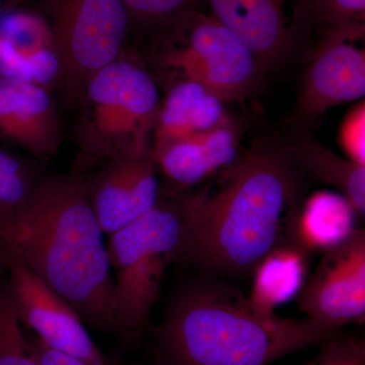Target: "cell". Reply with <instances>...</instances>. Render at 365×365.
Instances as JSON below:
<instances>
[{
    "label": "cell",
    "mask_w": 365,
    "mask_h": 365,
    "mask_svg": "<svg viewBox=\"0 0 365 365\" xmlns=\"http://www.w3.org/2000/svg\"><path fill=\"white\" fill-rule=\"evenodd\" d=\"M220 173L215 191L177 193L184 235L177 263L200 274L241 277L292 241L302 180L290 145L262 141Z\"/></svg>",
    "instance_id": "6da1fadb"
},
{
    "label": "cell",
    "mask_w": 365,
    "mask_h": 365,
    "mask_svg": "<svg viewBox=\"0 0 365 365\" xmlns=\"http://www.w3.org/2000/svg\"><path fill=\"white\" fill-rule=\"evenodd\" d=\"M104 235L81 177L42 176L25 202L0 215V262H19L86 325L114 335V280Z\"/></svg>",
    "instance_id": "7a4b0ae2"
},
{
    "label": "cell",
    "mask_w": 365,
    "mask_h": 365,
    "mask_svg": "<svg viewBox=\"0 0 365 365\" xmlns=\"http://www.w3.org/2000/svg\"><path fill=\"white\" fill-rule=\"evenodd\" d=\"M342 329L262 313L223 278L200 274L175 290L160 325L146 333L155 365H268Z\"/></svg>",
    "instance_id": "3957f363"
},
{
    "label": "cell",
    "mask_w": 365,
    "mask_h": 365,
    "mask_svg": "<svg viewBox=\"0 0 365 365\" xmlns=\"http://www.w3.org/2000/svg\"><path fill=\"white\" fill-rule=\"evenodd\" d=\"M160 104L157 81L125 49L81 91L71 175L83 176L111 158L151 150Z\"/></svg>",
    "instance_id": "277c9868"
},
{
    "label": "cell",
    "mask_w": 365,
    "mask_h": 365,
    "mask_svg": "<svg viewBox=\"0 0 365 365\" xmlns=\"http://www.w3.org/2000/svg\"><path fill=\"white\" fill-rule=\"evenodd\" d=\"M182 235L179 196L163 190L157 205L146 215L108 235L115 336L133 340L148 332L165 273L179 258Z\"/></svg>",
    "instance_id": "5b68a950"
},
{
    "label": "cell",
    "mask_w": 365,
    "mask_h": 365,
    "mask_svg": "<svg viewBox=\"0 0 365 365\" xmlns=\"http://www.w3.org/2000/svg\"><path fill=\"white\" fill-rule=\"evenodd\" d=\"M163 29L169 35L157 52L158 64L179 81L199 83L223 102L248 97L260 83L264 67L212 14L194 9Z\"/></svg>",
    "instance_id": "8992f818"
},
{
    "label": "cell",
    "mask_w": 365,
    "mask_h": 365,
    "mask_svg": "<svg viewBox=\"0 0 365 365\" xmlns=\"http://www.w3.org/2000/svg\"><path fill=\"white\" fill-rule=\"evenodd\" d=\"M61 63L60 90L78 104L88 79L121 56L130 32L123 0H39Z\"/></svg>",
    "instance_id": "52a82bcc"
},
{
    "label": "cell",
    "mask_w": 365,
    "mask_h": 365,
    "mask_svg": "<svg viewBox=\"0 0 365 365\" xmlns=\"http://www.w3.org/2000/svg\"><path fill=\"white\" fill-rule=\"evenodd\" d=\"M14 314L30 332L52 349L86 365H113L86 330L78 312L58 294L13 259L0 262Z\"/></svg>",
    "instance_id": "ba28073f"
},
{
    "label": "cell",
    "mask_w": 365,
    "mask_h": 365,
    "mask_svg": "<svg viewBox=\"0 0 365 365\" xmlns=\"http://www.w3.org/2000/svg\"><path fill=\"white\" fill-rule=\"evenodd\" d=\"M365 25L328 28L302 81L297 116L312 121L336 106L365 96Z\"/></svg>",
    "instance_id": "9c48e42d"
},
{
    "label": "cell",
    "mask_w": 365,
    "mask_h": 365,
    "mask_svg": "<svg viewBox=\"0 0 365 365\" xmlns=\"http://www.w3.org/2000/svg\"><path fill=\"white\" fill-rule=\"evenodd\" d=\"M300 313L327 325L365 322V232L322 254L299 297Z\"/></svg>",
    "instance_id": "30bf717a"
},
{
    "label": "cell",
    "mask_w": 365,
    "mask_h": 365,
    "mask_svg": "<svg viewBox=\"0 0 365 365\" xmlns=\"http://www.w3.org/2000/svg\"><path fill=\"white\" fill-rule=\"evenodd\" d=\"M81 179L98 225L107 235L146 215L162 194L151 150L111 158Z\"/></svg>",
    "instance_id": "8fae6325"
},
{
    "label": "cell",
    "mask_w": 365,
    "mask_h": 365,
    "mask_svg": "<svg viewBox=\"0 0 365 365\" xmlns=\"http://www.w3.org/2000/svg\"><path fill=\"white\" fill-rule=\"evenodd\" d=\"M211 14L253 52L262 66L287 54L314 0H207Z\"/></svg>",
    "instance_id": "7c38bea8"
},
{
    "label": "cell",
    "mask_w": 365,
    "mask_h": 365,
    "mask_svg": "<svg viewBox=\"0 0 365 365\" xmlns=\"http://www.w3.org/2000/svg\"><path fill=\"white\" fill-rule=\"evenodd\" d=\"M63 129L50 91L0 78V144L46 162L59 153Z\"/></svg>",
    "instance_id": "4fadbf2b"
},
{
    "label": "cell",
    "mask_w": 365,
    "mask_h": 365,
    "mask_svg": "<svg viewBox=\"0 0 365 365\" xmlns=\"http://www.w3.org/2000/svg\"><path fill=\"white\" fill-rule=\"evenodd\" d=\"M0 78L49 91L60 86L61 63L42 14L14 7L0 11Z\"/></svg>",
    "instance_id": "5bb4252c"
},
{
    "label": "cell",
    "mask_w": 365,
    "mask_h": 365,
    "mask_svg": "<svg viewBox=\"0 0 365 365\" xmlns=\"http://www.w3.org/2000/svg\"><path fill=\"white\" fill-rule=\"evenodd\" d=\"M158 173L169 182V193L188 191L234 163L239 134L230 120L153 151Z\"/></svg>",
    "instance_id": "9a60e30c"
},
{
    "label": "cell",
    "mask_w": 365,
    "mask_h": 365,
    "mask_svg": "<svg viewBox=\"0 0 365 365\" xmlns=\"http://www.w3.org/2000/svg\"><path fill=\"white\" fill-rule=\"evenodd\" d=\"M223 103L194 81L175 83L158 107L151 151L227 122L230 119Z\"/></svg>",
    "instance_id": "2e32d148"
},
{
    "label": "cell",
    "mask_w": 365,
    "mask_h": 365,
    "mask_svg": "<svg viewBox=\"0 0 365 365\" xmlns=\"http://www.w3.org/2000/svg\"><path fill=\"white\" fill-rule=\"evenodd\" d=\"M360 218L340 192H314L302 201L292 227V241L313 255L325 253L347 241Z\"/></svg>",
    "instance_id": "e0dca14e"
},
{
    "label": "cell",
    "mask_w": 365,
    "mask_h": 365,
    "mask_svg": "<svg viewBox=\"0 0 365 365\" xmlns=\"http://www.w3.org/2000/svg\"><path fill=\"white\" fill-rule=\"evenodd\" d=\"M312 254L295 242L269 252L253 269L252 306L262 313L275 314L278 307L299 297L309 273Z\"/></svg>",
    "instance_id": "ac0fdd59"
},
{
    "label": "cell",
    "mask_w": 365,
    "mask_h": 365,
    "mask_svg": "<svg viewBox=\"0 0 365 365\" xmlns=\"http://www.w3.org/2000/svg\"><path fill=\"white\" fill-rule=\"evenodd\" d=\"M304 176L335 187L352 203L360 217L365 215V167L341 158L313 136L302 135L289 144Z\"/></svg>",
    "instance_id": "d6986e66"
},
{
    "label": "cell",
    "mask_w": 365,
    "mask_h": 365,
    "mask_svg": "<svg viewBox=\"0 0 365 365\" xmlns=\"http://www.w3.org/2000/svg\"><path fill=\"white\" fill-rule=\"evenodd\" d=\"M41 177L34 162L0 145V215L25 202Z\"/></svg>",
    "instance_id": "ffe728a7"
},
{
    "label": "cell",
    "mask_w": 365,
    "mask_h": 365,
    "mask_svg": "<svg viewBox=\"0 0 365 365\" xmlns=\"http://www.w3.org/2000/svg\"><path fill=\"white\" fill-rule=\"evenodd\" d=\"M0 365H39L14 314L6 283L0 284Z\"/></svg>",
    "instance_id": "44dd1931"
},
{
    "label": "cell",
    "mask_w": 365,
    "mask_h": 365,
    "mask_svg": "<svg viewBox=\"0 0 365 365\" xmlns=\"http://www.w3.org/2000/svg\"><path fill=\"white\" fill-rule=\"evenodd\" d=\"M201 0H123L132 26L169 25L182 14L194 11Z\"/></svg>",
    "instance_id": "7402d4cb"
},
{
    "label": "cell",
    "mask_w": 365,
    "mask_h": 365,
    "mask_svg": "<svg viewBox=\"0 0 365 365\" xmlns=\"http://www.w3.org/2000/svg\"><path fill=\"white\" fill-rule=\"evenodd\" d=\"M302 365H365L364 339L340 332L324 343L313 359Z\"/></svg>",
    "instance_id": "603a6c76"
},
{
    "label": "cell",
    "mask_w": 365,
    "mask_h": 365,
    "mask_svg": "<svg viewBox=\"0 0 365 365\" xmlns=\"http://www.w3.org/2000/svg\"><path fill=\"white\" fill-rule=\"evenodd\" d=\"M338 143L346 158L365 167V105L355 106L341 123Z\"/></svg>",
    "instance_id": "cb8c5ba5"
},
{
    "label": "cell",
    "mask_w": 365,
    "mask_h": 365,
    "mask_svg": "<svg viewBox=\"0 0 365 365\" xmlns=\"http://www.w3.org/2000/svg\"><path fill=\"white\" fill-rule=\"evenodd\" d=\"M314 14L327 28L365 25V0H314Z\"/></svg>",
    "instance_id": "d4e9b609"
},
{
    "label": "cell",
    "mask_w": 365,
    "mask_h": 365,
    "mask_svg": "<svg viewBox=\"0 0 365 365\" xmlns=\"http://www.w3.org/2000/svg\"><path fill=\"white\" fill-rule=\"evenodd\" d=\"M26 341H28L30 351L32 353L34 359H36L39 365H86L85 362L71 356V355L64 354L56 350L52 349L49 346L45 344L42 340L39 339L35 334L26 332Z\"/></svg>",
    "instance_id": "484cf974"
},
{
    "label": "cell",
    "mask_w": 365,
    "mask_h": 365,
    "mask_svg": "<svg viewBox=\"0 0 365 365\" xmlns=\"http://www.w3.org/2000/svg\"><path fill=\"white\" fill-rule=\"evenodd\" d=\"M13 6V0H0V11L2 9H11Z\"/></svg>",
    "instance_id": "4316f807"
},
{
    "label": "cell",
    "mask_w": 365,
    "mask_h": 365,
    "mask_svg": "<svg viewBox=\"0 0 365 365\" xmlns=\"http://www.w3.org/2000/svg\"><path fill=\"white\" fill-rule=\"evenodd\" d=\"M24 1H26V0H13V6H19V4Z\"/></svg>",
    "instance_id": "83f0119b"
}]
</instances>
